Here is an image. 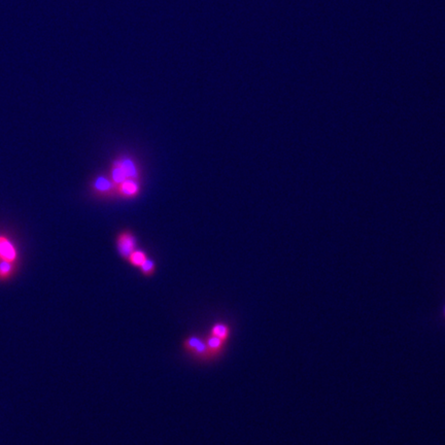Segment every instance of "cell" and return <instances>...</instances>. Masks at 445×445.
Returning <instances> with one entry per match:
<instances>
[{
  "mask_svg": "<svg viewBox=\"0 0 445 445\" xmlns=\"http://www.w3.org/2000/svg\"><path fill=\"white\" fill-rule=\"evenodd\" d=\"M184 351L194 360L202 363L212 362V356L206 344L205 336L192 334L187 336L181 343Z\"/></svg>",
  "mask_w": 445,
  "mask_h": 445,
  "instance_id": "obj_1",
  "label": "cell"
},
{
  "mask_svg": "<svg viewBox=\"0 0 445 445\" xmlns=\"http://www.w3.org/2000/svg\"><path fill=\"white\" fill-rule=\"evenodd\" d=\"M114 244L119 257L124 261H127L129 255L138 249V239L132 230L123 229L115 235Z\"/></svg>",
  "mask_w": 445,
  "mask_h": 445,
  "instance_id": "obj_2",
  "label": "cell"
},
{
  "mask_svg": "<svg viewBox=\"0 0 445 445\" xmlns=\"http://www.w3.org/2000/svg\"><path fill=\"white\" fill-rule=\"evenodd\" d=\"M142 192L140 180L128 178L115 188V195L124 198V199H134Z\"/></svg>",
  "mask_w": 445,
  "mask_h": 445,
  "instance_id": "obj_3",
  "label": "cell"
},
{
  "mask_svg": "<svg viewBox=\"0 0 445 445\" xmlns=\"http://www.w3.org/2000/svg\"><path fill=\"white\" fill-rule=\"evenodd\" d=\"M92 190L100 197H111L115 195V184L111 177L105 175H98L92 183Z\"/></svg>",
  "mask_w": 445,
  "mask_h": 445,
  "instance_id": "obj_4",
  "label": "cell"
},
{
  "mask_svg": "<svg viewBox=\"0 0 445 445\" xmlns=\"http://www.w3.org/2000/svg\"><path fill=\"white\" fill-rule=\"evenodd\" d=\"M205 340H206V344H207V348L211 353L213 361L220 358L222 354L224 353L227 342H225L224 340H222L220 339V338L213 336L211 334L206 335Z\"/></svg>",
  "mask_w": 445,
  "mask_h": 445,
  "instance_id": "obj_5",
  "label": "cell"
},
{
  "mask_svg": "<svg viewBox=\"0 0 445 445\" xmlns=\"http://www.w3.org/2000/svg\"><path fill=\"white\" fill-rule=\"evenodd\" d=\"M118 160L128 178L140 180V168L133 158L126 156L118 158Z\"/></svg>",
  "mask_w": 445,
  "mask_h": 445,
  "instance_id": "obj_6",
  "label": "cell"
},
{
  "mask_svg": "<svg viewBox=\"0 0 445 445\" xmlns=\"http://www.w3.org/2000/svg\"><path fill=\"white\" fill-rule=\"evenodd\" d=\"M208 334H211L224 340L225 342H228L231 334H232V329H231V326L226 321H216V323L211 325Z\"/></svg>",
  "mask_w": 445,
  "mask_h": 445,
  "instance_id": "obj_7",
  "label": "cell"
},
{
  "mask_svg": "<svg viewBox=\"0 0 445 445\" xmlns=\"http://www.w3.org/2000/svg\"><path fill=\"white\" fill-rule=\"evenodd\" d=\"M16 252L13 243L4 236H0V260L15 263Z\"/></svg>",
  "mask_w": 445,
  "mask_h": 445,
  "instance_id": "obj_8",
  "label": "cell"
},
{
  "mask_svg": "<svg viewBox=\"0 0 445 445\" xmlns=\"http://www.w3.org/2000/svg\"><path fill=\"white\" fill-rule=\"evenodd\" d=\"M111 178L115 184V186H118L122 184L124 180L128 179L125 171H124L123 167L121 166V164L118 159H115L112 161L111 164Z\"/></svg>",
  "mask_w": 445,
  "mask_h": 445,
  "instance_id": "obj_9",
  "label": "cell"
},
{
  "mask_svg": "<svg viewBox=\"0 0 445 445\" xmlns=\"http://www.w3.org/2000/svg\"><path fill=\"white\" fill-rule=\"evenodd\" d=\"M147 258H148V254L144 250H142L138 247V249H136L129 255V258L127 259L126 262L132 267L138 269L145 262Z\"/></svg>",
  "mask_w": 445,
  "mask_h": 445,
  "instance_id": "obj_10",
  "label": "cell"
},
{
  "mask_svg": "<svg viewBox=\"0 0 445 445\" xmlns=\"http://www.w3.org/2000/svg\"><path fill=\"white\" fill-rule=\"evenodd\" d=\"M138 270L140 271V273H142L143 277L151 278L157 272V263L155 260L148 257L143 265L138 268Z\"/></svg>",
  "mask_w": 445,
  "mask_h": 445,
  "instance_id": "obj_11",
  "label": "cell"
},
{
  "mask_svg": "<svg viewBox=\"0 0 445 445\" xmlns=\"http://www.w3.org/2000/svg\"><path fill=\"white\" fill-rule=\"evenodd\" d=\"M15 263L0 260V279L5 280L12 275L15 269Z\"/></svg>",
  "mask_w": 445,
  "mask_h": 445,
  "instance_id": "obj_12",
  "label": "cell"
}]
</instances>
